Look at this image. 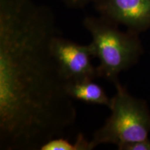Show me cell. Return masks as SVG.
Instances as JSON below:
<instances>
[{
	"instance_id": "obj_4",
	"label": "cell",
	"mask_w": 150,
	"mask_h": 150,
	"mask_svg": "<svg viewBox=\"0 0 150 150\" xmlns=\"http://www.w3.org/2000/svg\"><path fill=\"white\" fill-rule=\"evenodd\" d=\"M52 51L65 77L68 81L95 79L99 78L91 45H82L59 34L52 41Z\"/></svg>"
},
{
	"instance_id": "obj_3",
	"label": "cell",
	"mask_w": 150,
	"mask_h": 150,
	"mask_svg": "<svg viewBox=\"0 0 150 150\" xmlns=\"http://www.w3.org/2000/svg\"><path fill=\"white\" fill-rule=\"evenodd\" d=\"M111 97L110 115L90 140V150L102 144H112L117 149L133 142L149 138L150 110L144 99L133 96L126 86L117 81Z\"/></svg>"
},
{
	"instance_id": "obj_8",
	"label": "cell",
	"mask_w": 150,
	"mask_h": 150,
	"mask_svg": "<svg viewBox=\"0 0 150 150\" xmlns=\"http://www.w3.org/2000/svg\"><path fill=\"white\" fill-rule=\"evenodd\" d=\"M119 150H150V140L147 139L133 142L120 147Z\"/></svg>"
},
{
	"instance_id": "obj_1",
	"label": "cell",
	"mask_w": 150,
	"mask_h": 150,
	"mask_svg": "<svg viewBox=\"0 0 150 150\" xmlns=\"http://www.w3.org/2000/svg\"><path fill=\"white\" fill-rule=\"evenodd\" d=\"M53 11L0 0V149L40 150L76 124L74 99L52 51Z\"/></svg>"
},
{
	"instance_id": "obj_5",
	"label": "cell",
	"mask_w": 150,
	"mask_h": 150,
	"mask_svg": "<svg viewBox=\"0 0 150 150\" xmlns=\"http://www.w3.org/2000/svg\"><path fill=\"white\" fill-rule=\"evenodd\" d=\"M99 16L137 33L150 30V0H95Z\"/></svg>"
},
{
	"instance_id": "obj_7",
	"label": "cell",
	"mask_w": 150,
	"mask_h": 150,
	"mask_svg": "<svg viewBox=\"0 0 150 150\" xmlns=\"http://www.w3.org/2000/svg\"><path fill=\"white\" fill-rule=\"evenodd\" d=\"M90 140L82 134H79L74 143L64 137H59L45 142L40 150H90Z\"/></svg>"
},
{
	"instance_id": "obj_9",
	"label": "cell",
	"mask_w": 150,
	"mask_h": 150,
	"mask_svg": "<svg viewBox=\"0 0 150 150\" xmlns=\"http://www.w3.org/2000/svg\"><path fill=\"white\" fill-rule=\"evenodd\" d=\"M63 2L70 8H83L89 3L93 2L95 0H63Z\"/></svg>"
},
{
	"instance_id": "obj_2",
	"label": "cell",
	"mask_w": 150,
	"mask_h": 150,
	"mask_svg": "<svg viewBox=\"0 0 150 150\" xmlns=\"http://www.w3.org/2000/svg\"><path fill=\"white\" fill-rule=\"evenodd\" d=\"M83 24L91 35L94 58L99 60V78L115 84L120 74L137 64L143 54L140 34L121 31L117 24L100 16L86 17Z\"/></svg>"
},
{
	"instance_id": "obj_6",
	"label": "cell",
	"mask_w": 150,
	"mask_h": 150,
	"mask_svg": "<svg viewBox=\"0 0 150 150\" xmlns=\"http://www.w3.org/2000/svg\"><path fill=\"white\" fill-rule=\"evenodd\" d=\"M67 91L74 99L86 104L101 105L109 108L111 98L106 95L104 88L93 79L68 81Z\"/></svg>"
}]
</instances>
